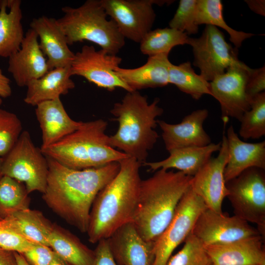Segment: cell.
Masks as SVG:
<instances>
[{
  "mask_svg": "<svg viewBox=\"0 0 265 265\" xmlns=\"http://www.w3.org/2000/svg\"><path fill=\"white\" fill-rule=\"evenodd\" d=\"M47 158L49 173L42 193L43 200L68 224L86 233L93 202L119 171V162L97 168L75 169Z\"/></svg>",
  "mask_w": 265,
  "mask_h": 265,
  "instance_id": "obj_1",
  "label": "cell"
},
{
  "mask_svg": "<svg viewBox=\"0 0 265 265\" xmlns=\"http://www.w3.org/2000/svg\"><path fill=\"white\" fill-rule=\"evenodd\" d=\"M119 163V171L92 204L86 232L91 243L108 238L120 227L132 222L142 180L141 164L129 157Z\"/></svg>",
  "mask_w": 265,
  "mask_h": 265,
  "instance_id": "obj_2",
  "label": "cell"
},
{
  "mask_svg": "<svg viewBox=\"0 0 265 265\" xmlns=\"http://www.w3.org/2000/svg\"><path fill=\"white\" fill-rule=\"evenodd\" d=\"M192 177L160 169L141 180L132 223L145 240L155 241L169 225Z\"/></svg>",
  "mask_w": 265,
  "mask_h": 265,
  "instance_id": "obj_3",
  "label": "cell"
},
{
  "mask_svg": "<svg viewBox=\"0 0 265 265\" xmlns=\"http://www.w3.org/2000/svg\"><path fill=\"white\" fill-rule=\"evenodd\" d=\"M159 102L156 98L149 103L146 96L132 91L127 92L110 110L113 119L118 123L116 132L109 136L110 145L141 165L146 161L148 152L159 138L155 130L157 118L163 113Z\"/></svg>",
  "mask_w": 265,
  "mask_h": 265,
  "instance_id": "obj_4",
  "label": "cell"
},
{
  "mask_svg": "<svg viewBox=\"0 0 265 265\" xmlns=\"http://www.w3.org/2000/svg\"><path fill=\"white\" fill-rule=\"evenodd\" d=\"M107 126L102 119L82 122L76 131L41 150L46 157L75 169L119 162L128 156L110 145Z\"/></svg>",
  "mask_w": 265,
  "mask_h": 265,
  "instance_id": "obj_5",
  "label": "cell"
},
{
  "mask_svg": "<svg viewBox=\"0 0 265 265\" xmlns=\"http://www.w3.org/2000/svg\"><path fill=\"white\" fill-rule=\"evenodd\" d=\"M63 15L56 19L69 45L88 41L116 55L125 44V38L115 23L108 20L100 0H87L74 8H62Z\"/></svg>",
  "mask_w": 265,
  "mask_h": 265,
  "instance_id": "obj_6",
  "label": "cell"
},
{
  "mask_svg": "<svg viewBox=\"0 0 265 265\" xmlns=\"http://www.w3.org/2000/svg\"><path fill=\"white\" fill-rule=\"evenodd\" d=\"M228 198L235 215L256 225L261 236L265 235V173L257 167L249 168L226 182Z\"/></svg>",
  "mask_w": 265,
  "mask_h": 265,
  "instance_id": "obj_7",
  "label": "cell"
},
{
  "mask_svg": "<svg viewBox=\"0 0 265 265\" xmlns=\"http://www.w3.org/2000/svg\"><path fill=\"white\" fill-rule=\"evenodd\" d=\"M2 173L24 184L28 194L44 192L49 173L48 159L34 145L27 131L22 132L15 145L3 158Z\"/></svg>",
  "mask_w": 265,
  "mask_h": 265,
  "instance_id": "obj_8",
  "label": "cell"
},
{
  "mask_svg": "<svg viewBox=\"0 0 265 265\" xmlns=\"http://www.w3.org/2000/svg\"><path fill=\"white\" fill-rule=\"evenodd\" d=\"M187 44L192 48L194 65L208 82L239 61L237 49L228 43L223 33L212 25H206L199 37H188Z\"/></svg>",
  "mask_w": 265,
  "mask_h": 265,
  "instance_id": "obj_9",
  "label": "cell"
},
{
  "mask_svg": "<svg viewBox=\"0 0 265 265\" xmlns=\"http://www.w3.org/2000/svg\"><path fill=\"white\" fill-rule=\"evenodd\" d=\"M207 208L190 186L180 201L171 222L154 241L153 265H166L173 251L191 233L199 215Z\"/></svg>",
  "mask_w": 265,
  "mask_h": 265,
  "instance_id": "obj_10",
  "label": "cell"
},
{
  "mask_svg": "<svg viewBox=\"0 0 265 265\" xmlns=\"http://www.w3.org/2000/svg\"><path fill=\"white\" fill-rule=\"evenodd\" d=\"M165 0H100L107 15L125 38L140 43L152 30L156 18L153 5L168 4Z\"/></svg>",
  "mask_w": 265,
  "mask_h": 265,
  "instance_id": "obj_11",
  "label": "cell"
},
{
  "mask_svg": "<svg viewBox=\"0 0 265 265\" xmlns=\"http://www.w3.org/2000/svg\"><path fill=\"white\" fill-rule=\"evenodd\" d=\"M122 58L93 46L84 45L75 53L70 66L72 76L82 77L99 87L112 91L117 88L132 91L117 75L115 69L119 67Z\"/></svg>",
  "mask_w": 265,
  "mask_h": 265,
  "instance_id": "obj_12",
  "label": "cell"
},
{
  "mask_svg": "<svg viewBox=\"0 0 265 265\" xmlns=\"http://www.w3.org/2000/svg\"><path fill=\"white\" fill-rule=\"evenodd\" d=\"M250 70V68L239 61L210 82L212 96L220 104L225 124L229 117L239 121L250 108V101L245 91Z\"/></svg>",
  "mask_w": 265,
  "mask_h": 265,
  "instance_id": "obj_13",
  "label": "cell"
},
{
  "mask_svg": "<svg viewBox=\"0 0 265 265\" xmlns=\"http://www.w3.org/2000/svg\"><path fill=\"white\" fill-rule=\"evenodd\" d=\"M191 234L204 245L225 244L261 235L257 228L240 217L208 208L199 215Z\"/></svg>",
  "mask_w": 265,
  "mask_h": 265,
  "instance_id": "obj_14",
  "label": "cell"
},
{
  "mask_svg": "<svg viewBox=\"0 0 265 265\" xmlns=\"http://www.w3.org/2000/svg\"><path fill=\"white\" fill-rule=\"evenodd\" d=\"M221 142L217 156L211 157L192 177L190 186L208 208L218 213H223L222 203L228 193L224 175L229 157L225 132Z\"/></svg>",
  "mask_w": 265,
  "mask_h": 265,
  "instance_id": "obj_15",
  "label": "cell"
},
{
  "mask_svg": "<svg viewBox=\"0 0 265 265\" xmlns=\"http://www.w3.org/2000/svg\"><path fill=\"white\" fill-rule=\"evenodd\" d=\"M38 36L29 28L26 32L20 49L8 58V71L17 85L26 86L49 71L47 58L39 47Z\"/></svg>",
  "mask_w": 265,
  "mask_h": 265,
  "instance_id": "obj_16",
  "label": "cell"
},
{
  "mask_svg": "<svg viewBox=\"0 0 265 265\" xmlns=\"http://www.w3.org/2000/svg\"><path fill=\"white\" fill-rule=\"evenodd\" d=\"M107 239L118 265H153L154 241L145 240L132 222L120 227Z\"/></svg>",
  "mask_w": 265,
  "mask_h": 265,
  "instance_id": "obj_17",
  "label": "cell"
},
{
  "mask_svg": "<svg viewBox=\"0 0 265 265\" xmlns=\"http://www.w3.org/2000/svg\"><path fill=\"white\" fill-rule=\"evenodd\" d=\"M208 115L207 109H199L186 116L178 124L158 120L165 149L169 152L178 148L203 147L211 144V138L203 128V123Z\"/></svg>",
  "mask_w": 265,
  "mask_h": 265,
  "instance_id": "obj_18",
  "label": "cell"
},
{
  "mask_svg": "<svg viewBox=\"0 0 265 265\" xmlns=\"http://www.w3.org/2000/svg\"><path fill=\"white\" fill-rule=\"evenodd\" d=\"M30 27L39 39V47L47 57L49 70L71 66L75 53L70 50L56 19L45 16L34 18Z\"/></svg>",
  "mask_w": 265,
  "mask_h": 265,
  "instance_id": "obj_19",
  "label": "cell"
},
{
  "mask_svg": "<svg viewBox=\"0 0 265 265\" xmlns=\"http://www.w3.org/2000/svg\"><path fill=\"white\" fill-rule=\"evenodd\" d=\"M203 245L212 265H265L261 235L225 244Z\"/></svg>",
  "mask_w": 265,
  "mask_h": 265,
  "instance_id": "obj_20",
  "label": "cell"
},
{
  "mask_svg": "<svg viewBox=\"0 0 265 265\" xmlns=\"http://www.w3.org/2000/svg\"><path fill=\"white\" fill-rule=\"evenodd\" d=\"M36 106L35 115L42 132L41 149L75 132L82 123L69 116L60 98L42 102Z\"/></svg>",
  "mask_w": 265,
  "mask_h": 265,
  "instance_id": "obj_21",
  "label": "cell"
},
{
  "mask_svg": "<svg viewBox=\"0 0 265 265\" xmlns=\"http://www.w3.org/2000/svg\"><path fill=\"white\" fill-rule=\"evenodd\" d=\"M226 136L229 155L224 173L226 182L249 168L265 170V141L258 143L243 141L232 125L228 128Z\"/></svg>",
  "mask_w": 265,
  "mask_h": 265,
  "instance_id": "obj_22",
  "label": "cell"
},
{
  "mask_svg": "<svg viewBox=\"0 0 265 265\" xmlns=\"http://www.w3.org/2000/svg\"><path fill=\"white\" fill-rule=\"evenodd\" d=\"M168 53L149 56L146 62L135 68L115 69L117 75L132 91L165 86L169 84L171 64Z\"/></svg>",
  "mask_w": 265,
  "mask_h": 265,
  "instance_id": "obj_23",
  "label": "cell"
},
{
  "mask_svg": "<svg viewBox=\"0 0 265 265\" xmlns=\"http://www.w3.org/2000/svg\"><path fill=\"white\" fill-rule=\"evenodd\" d=\"M221 142L211 143L203 147H184L169 151L166 159L155 162H145L142 165L149 170L156 171L162 169H176L185 174L193 177L210 159L212 154L219 151Z\"/></svg>",
  "mask_w": 265,
  "mask_h": 265,
  "instance_id": "obj_24",
  "label": "cell"
},
{
  "mask_svg": "<svg viewBox=\"0 0 265 265\" xmlns=\"http://www.w3.org/2000/svg\"><path fill=\"white\" fill-rule=\"evenodd\" d=\"M70 66L49 70L41 77L28 83L24 102L32 106L45 101L60 98L74 89Z\"/></svg>",
  "mask_w": 265,
  "mask_h": 265,
  "instance_id": "obj_25",
  "label": "cell"
},
{
  "mask_svg": "<svg viewBox=\"0 0 265 265\" xmlns=\"http://www.w3.org/2000/svg\"><path fill=\"white\" fill-rule=\"evenodd\" d=\"M20 0H0V56L18 51L24 38Z\"/></svg>",
  "mask_w": 265,
  "mask_h": 265,
  "instance_id": "obj_26",
  "label": "cell"
},
{
  "mask_svg": "<svg viewBox=\"0 0 265 265\" xmlns=\"http://www.w3.org/2000/svg\"><path fill=\"white\" fill-rule=\"evenodd\" d=\"M49 247L70 265H93L94 250L69 230L53 223L48 238Z\"/></svg>",
  "mask_w": 265,
  "mask_h": 265,
  "instance_id": "obj_27",
  "label": "cell"
},
{
  "mask_svg": "<svg viewBox=\"0 0 265 265\" xmlns=\"http://www.w3.org/2000/svg\"><path fill=\"white\" fill-rule=\"evenodd\" d=\"M1 221L27 240L49 246L48 238L53 223L41 212L28 208L17 212Z\"/></svg>",
  "mask_w": 265,
  "mask_h": 265,
  "instance_id": "obj_28",
  "label": "cell"
},
{
  "mask_svg": "<svg viewBox=\"0 0 265 265\" xmlns=\"http://www.w3.org/2000/svg\"><path fill=\"white\" fill-rule=\"evenodd\" d=\"M223 4L220 0H197L196 23L219 27L227 32L230 41L238 49L243 41L254 36L251 33L238 31L230 27L223 16Z\"/></svg>",
  "mask_w": 265,
  "mask_h": 265,
  "instance_id": "obj_29",
  "label": "cell"
},
{
  "mask_svg": "<svg viewBox=\"0 0 265 265\" xmlns=\"http://www.w3.org/2000/svg\"><path fill=\"white\" fill-rule=\"evenodd\" d=\"M169 84L175 85L195 100H199L205 94L212 96L210 82L195 72L189 61L178 65L171 63L169 70Z\"/></svg>",
  "mask_w": 265,
  "mask_h": 265,
  "instance_id": "obj_30",
  "label": "cell"
},
{
  "mask_svg": "<svg viewBox=\"0 0 265 265\" xmlns=\"http://www.w3.org/2000/svg\"><path fill=\"white\" fill-rule=\"evenodd\" d=\"M188 38L186 33L169 27L152 29L140 42V50L148 56L169 54L173 47L187 44Z\"/></svg>",
  "mask_w": 265,
  "mask_h": 265,
  "instance_id": "obj_31",
  "label": "cell"
},
{
  "mask_svg": "<svg viewBox=\"0 0 265 265\" xmlns=\"http://www.w3.org/2000/svg\"><path fill=\"white\" fill-rule=\"evenodd\" d=\"M24 184L11 177L0 179V217L5 218L29 208L30 198Z\"/></svg>",
  "mask_w": 265,
  "mask_h": 265,
  "instance_id": "obj_32",
  "label": "cell"
},
{
  "mask_svg": "<svg viewBox=\"0 0 265 265\" xmlns=\"http://www.w3.org/2000/svg\"><path fill=\"white\" fill-rule=\"evenodd\" d=\"M250 108L242 116L239 135L244 139H258L265 135V92L254 97Z\"/></svg>",
  "mask_w": 265,
  "mask_h": 265,
  "instance_id": "obj_33",
  "label": "cell"
},
{
  "mask_svg": "<svg viewBox=\"0 0 265 265\" xmlns=\"http://www.w3.org/2000/svg\"><path fill=\"white\" fill-rule=\"evenodd\" d=\"M184 242L182 248L171 256L166 265H212L203 244L191 233Z\"/></svg>",
  "mask_w": 265,
  "mask_h": 265,
  "instance_id": "obj_34",
  "label": "cell"
},
{
  "mask_svg": "<svg viewBox=\"0 0 265 265\" xmlns=\"http://www.w3.org/2000/svg\"><path fill=\"white\" fill-rule=\"evenodd\" d=\"M23 132L22 124L14 113L0 108V157L4 158Z\"/></svg>",
  "mask_w": 265,
  "mask_h": 265,
  "instance_id": "obj_35",
  "label": "cell"
},
{
  "mask_svg": "<svg viewBox=\"0 0 265 265\" xmlns=\"http://www.w3.org/2000/svg\"><path fill=\"white\" fill-rule=\"evenodd\" d=\"M197 0H181L176 11L169 23V26L187 35L198 32L196 23Z\"/></svg>",
  "mask_w": 265,
  "mask_h": 265,
  "instance_id": "obj_36",
  "label": "cell"
},
{
  "mask_svg": "<svg viewBox=\"0 0 265 265\" xmlns=\"http://www.w3.org/2000/svg\"><path fill=\"white\" fill-rule=\"evenodd\" d=\"M34 244L0 220V248L22 254L29 249Z\"/></svg>",
  "mask_w": 265,
  "mask_h": 265,
  "instance_id": "obj_37",
  "label": "cell"
},
{
  "mask_svg": "<svg viewBox=\"0 0 265 265\" xmlns=\"http://www.w3.org/2000/svg\"><path fill=\"white\" fill-rule=\"evenodd\" d=\"M54 254L50 247L34 243L22 255L29 265H50Z\"/></svg>",
  "mask_w": 265,
  "mask_h": 265,
  "instance_id": "obj_38",
  "label": "cell"
},
{
  "mask_svg": "<svg viewBox=\"0 0 265 265\" xmlns=\"http://www.w3.org/2000/svg\"><path fill=\"white\" fill-rule=\"evenodd\" d=\"M265 89V68L251 69L249 72L246 83V94L251 100Z\"/></svg>",
  "mask_w": 265,
  "mask_h": 265,
  "instance_id": "obj_39",
  "label": "cell"
},
{
  "mask_svg": "<svg viewBox=\"0 0 265 265\" xmlns=\"http://www.w3.org/2000/svg\"><path fill=\"white\" fill-rule=\"evenodd\" d=\"M94 250L93 265H118L111 252L107 239L99 241Z\"/></svg>",
  "mask_w": 265,
  "mask_h": 265,
  "instance_id": "obj_40",
  "label": "cell"
},
{
  "mask_svg": "<svg viewBox=\"0 0 265 265\" xmlns=\"http://www.w3.org/2000/svg\"><path fill=\"white\" fill-rule=\"evenodd\" d=\"M11 93L10 81L3 75L2 70L0 69V97L3 98L9 97Z\"/></svg>",
  "mask_w": 265,
  "mask_h": 265,
  "instance_id": "obj_41",
  "label": "cell"
},
{
  "mask_svg": "<svg viewBox=\"0 0 265 265\" xmlns=\"http://www.w3.org/2000/svg\"><path fill=\"white\" fill-rule=\"evenodd\" d=\"M0 265H18L14 252L0 247Z\"/></svg>",
  "mask_w": 265,
  "mask_h": 265,
  "instance_id": "obj_42",
  "label": "cell"
},
{
  "mask_svg": "<svg viewBox=\"0 0 265 265\" xmlns=\"http://www.w3.org/2000/svg\"><path fill=\"white\" fill-rule=\"evenodd\" d=\"M245 2L251 10L257 14L265 16V1L264 0H246Z\"/></svg>",
  "mask_w": 265,
  "mask_h": 265,
  "instance_id": "obj_43",
  "label": "cell"
},
{
  "mask_svg": "<svg viewBox=\"0 0 265 265\" xmlns=\"http://www.w3.org/2000/svg\"><path fill=\"white\" fill-rule=\"evenodd\" d=\"M50 265H70L54 252Z\"/></svg>",
  "mask_w": 265,
  "mask_h": 265,
  "instance_id": "obj_44",
  "label": "cell"
},
{
  "mask_svg": "<svg viewBox=\"0 0 265 265\" xmlns=\"http://www.w3.org/2000/svg\"><path fill=\"white\" fill-rule=\"evenodd\" d=\"M14 254L18 265H29L22 254L16 252Z\"/></svg>",
  "mask_w": 265,
  "mask_h": 265,
  "instance_id": "obj_45",
  "label": "cell"
},
{
  "mask_svg": "<svg viewBox=\"0 0 265 265\" xmlns=\"http://www.w3.org/2000/svg\"><path fill=\"white\" fill-rule=\"evenodd\" d=\"M3 161V158L0 157V179L3 176L2 173V167Z\"/></svg>",
  "mask_w": 265,
  "mask_h": 265,
  "instance_id": "obj_46",
  "label": "cell"
},
{
  "mask_svg": "<svg viewBox=\"0 0 265 265\" xmlns=\"http://www.w3.org/2000/svg\"><path fill=\"white\" fill-rule=\"evenodd\" d=\"M2 102V101L1 98L0 97V105L1 104Z\"/></svg>",
  "mask_w": 265,
  "mask_h": 265,
  "instance_id": "obj_47",
  "label": "cell"
},
{
  "mask_svg": "<svg viewBox=\"0 0 265 265\" xmlns=\"http://www.w3.org/2000/svg\"><path fill=\"white\" fill-rule=\"evenodd\" d=\"M1 219V218L0 217V220Z\"/></svg>",
  "mask_w": 265,
  "mask_h": 265,
  "instance_id": "obj_48",
  "label": "cell"
}]
</instances>
